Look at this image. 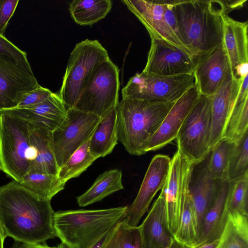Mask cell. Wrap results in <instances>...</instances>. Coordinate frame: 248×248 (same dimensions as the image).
<instances>
[{
    "instance_id": "obj_5",
    "label": "cell",
    "mask_w": 248,
    "mask_h": 248,
    "mask_svg": "<svg viewBox=\"0 0 248 248\" xmlns=\"http://www.w3.org/2000/svg\"><path fill=\"white\" fill-rule=\"evenodd\" d=\"M29 122L5 110L0 111V161L2 171L20 183L36 157L31 147Z\"/></svg>"
},
{
    "instance_id": "obj_1",
    "label": "cell",
    "mask_w": 248,
    "mask_h": 248,
    "mask_svg": "<svg viewBox=\"0 0 248 248\" xmlns=\"http://www.w3.org/2000/svg\"><path fill=\"white\" fill-rule=\"evenodd\" d=\"M50 201L15 180L0 186V223L5 238L33 245L56 237Z\"/></svg>"
},
{
    "instance_id": "obj_33",
    "label": "cell",
    "mask_w": 248,
    "mask_h": 248,
    "mask_svg": "<svg viewBox=\"0 0 248 248\" xmlns=\"http://www.w3.org/2000/svg\"><path fill=\"white\" fill-rule=\"evenodd\" d=\"M90 140L78 148L60 168L58 176L65 183L79 176L98 158L90 151Z\"/></svg>"
},
{
    "instance_id": "obj_10",
    "label": "cell",
    "mask_w": 248,
    "mask_h": 248,
    "mask_svg": "<svg viewBox=\"0 0 248 248\" xmlns=\"http://www.w3.org/2000/svg\"><path fill=\"white\" fill-rule=\"evenodd\" d=\"M122 2L144 25L150 37L188 49L179 38L174 12L175 0H123Z\"/></svg>"
},
{
    "instance_id": "obj_31",
    "label": "cell",
    "mask_w": 248,
    "mask_h": 248,
    "mask_svg": "<svg viewBox=\"0 0 248 248\" xmlns=\"http://www.w3.org/2000/svg\"><path fill=\"white\" fill-rule=\"evenodd\" d=\"M20 183L38 197L47 201L64 189L66 183L57 175L28 172Z\"/></svg>"
},
{
    "instance_id": "obj_37",
    "label": "cell",
    "mask_w": 248,
    "mask_h": 248,
    "mask_svg": "<svg viewBox=\"0 0 248 248\" xmlns=\"http://www.w3.org/2000/svg\"><path fill=\"white\" fill-rule=\"evenodd\" d=\"M229 183L226 202L227 214L238 213L248 216V175Z\"/></svg>"
},
{
    "instance_id": "obj_13",
    "label": "cell",
    "mask_w": 248,
    "mask_h": 248,
    "mask_svg": "<svg viewBox=\"0 0 248 248\" xmlns=\"http://www.w3.org/2000/svg\"><path fill=\"white\" fill-rule=\"evenodd\" d=\"M171 161V159L164 155H156L153 157L136 198L127 206L123 220L128 225L137 226L143 216L148 212L154 198L165 185Z\"/></svg>"
},
{
    "instance_id": "obj_46",
    "label": "cell",
    "mask_w": 248,
    "mask_h": 248,
    "mask_svg": "<svg viewBox=\"0 0 248 248\" xmlns=\"http://www.w3.org/2000/svg\"><path fill=\"white\" fill-rule=\"evenodd\" d=\"M21 243L17 241H15L10 248H20Z\"/></svg>"
},
{
    "instance_id": "obj_22",
    "label": "cell",
    "mask_w": 248,
    "mask_h": 248,
    "mask_svg": "<svg viewBox=\"0 0 248 248\" xmlns=\"http://www.w3.org/2000/svg\"><path fill=\"white\" fill-rule=\"evenodd\" d=\"M236 79L232 73L211 99V131L209 141L210 150L222 138L236 85Z\"/></svg>"
},
{
    "instance_id": "obj_18",
    "label": "cell",
    "mask_w": 248,
    "mask_h": 248,
    "mask_svg": "<svg viewBox=\"0 0 248 248\" xmlns=\"http://www.w3.org/2000/svg\"><path fill=\"white\" fill-rule=\"evenodd\" d=\"M183 155L177 150L171 158L170 168L164 186L165 220L166 228L174 237L178 227L181 213V173Z\"/></svg>"
},
{
    "instance_id": "obj_42",
    "label": "cell",
    "mask_w": 248,
    "mask_h": 248,
    "mask_svg": "<svg viewBox=\"0 0 248 248\" xmlns=\"http://www.w3.org/2000/svg\"><path fill=\"white\" fill-rule=\"evenodd\" d=\"M219 238L215 240L205 243L196 248H215L218 242Z\"/></svg>"
},
{
    "instance_id": "obj_15",
    "label": "cell",
    "mask_w": 248,
    "mask_h": 248,
    "mask_svg": "<svg viewBox=\"0 0 248 248\" xmlns=\"http://www.w3.org/2000/svg\"><path fill=\"white\" fill-rule=\"evenodd\" d=\"M200 95L196 84L174 103L150 141L146 153L159 149L176 139L181 126Z\"/></svg>"
},
{
    "instance_id": "obj_19",
    "label": "cell",
    "mask_w": 248,
    "mask_h": 248,
    "mask_svg": "<svg viewBox=\"0 0 248 248\" xmlns=\"http://www.w3.org/2000/svg\"><path fill=\"white\" fill-rule=\"evenodd\" d=\"M165 209L164 195L161 190L147 215L139 226L143 248H169L174 241L166 226Z\"/></svg>"
},
{
    "instance_id": "obj_35",
    "label": "cell",
    "mask_w": 248,
    "mask_h": 248,
    "mask_svg": "<svg viewBox=\"0 0 248 248\" xmlns=\"http://www.w3.org/2000/svg\"><path fill=\"white\" fill-rule=\"evenodd\" d=\"M0 67L33 74L27 53L1 35H0Z\"/></svg>"
},
{
    "instance_id": "obj_39",
    "label": "cell",
    "mask_w": 248,
    "mask_h": 248,
    "mask_svg": "<svg viewBox=\"0 0 248 248\" xmlns=\"http://www.w3.org/2000/svg\"><path fill=\"white\" fill-rule=\"evenodd\" d=\"M18 2V0H0V35L4 36Z\"/></svg>"
},
{
    "instance_id": "obj_16",
    "label": "cell",
    "mask_w": 248,
    "mask_h": 248,
    "mask_svg": "<svg viewBox=\"0 0 248 248\" xmlns=\"http://www.w3.org/2000/svg\"><path fill=\"white\" fill-rule=\"evenodd\" d=\"M194 164L183 155L181 173V213L175 241L186 248H196L198 233L195 209L189 187Z\"/></svg>"
},
{
    "instance_id": "obj_8",
    "label": "cell",
    "mask_w": 248,
    "mask_h": 248,
    "mask_svg": "<svg viewBox=\"0 0 248 248\" xmlns=\"http://www.w3.org/2000/svg\"><path fill=\"white\" fill-rule=\"evenodd\" d=\"M119 70L109 59L96 68L74 108L103 118L119 104Z\"/></svg>"
},
{
    "instance_id": "obj_47",
    "label": "cell",
    "mask_w": 248,
    "mask_h": 248,
    "mask_svg": "<svg viewBox=\"0 0 248 248\" xmlns=\"http://www.w3.org/2000/svg\"><path fill=\"white\" fill-rule=\"evenodd\" d=\"M58 248H66L65 247L62 243L57 246Z\"/></svg>"
},
{
    "instance_id": "obj_6",
    "label": "cell",
    "mask_w": 248,
    "mask_h": 248,
    "mask_svg": "<svg viewBox=\"0 0 248 248\" xmlns=\"http://www.w3.org/2000/svg\"><path fill=\"white\" fill-rule=\"evenodd\" d=\"M108 59L107 50L97 40L87 39L76 45L58 93L67 109L75 107L97 67Z\"/></svg>"
},
{
    "instance_id": "obj_30",
    "label": "cell",
    "mask_w": 248,
    "mask_h": 248,
    "mask_svg": "<svg viewBox=\"0 0 248 248\" xmlns=\"http://www.w3.org/2000/svg\"><path fill=\"white\" fill-rule=\"evenodd\" d=\"M110 0H73L69 10L74 21L82 26H91L103 19L112 8Z\"/></svg>"
},
{
    "instance_id": "obj_14",
    "label": "cell",
    "mask_w": 248,
    "mask_h": 248,
    "mask_svg": "<svg viewBox=\"0 0 248 248\" xmlns=\"http://www.w3.org/2000/svg\"><path fill=\"white\" fill-rule=\"evenodd\" d=\"M193 73L201 95H213L232 73L230 62L223 44L203 55Z\"/></svg>"
},
{
    "instance_id": "obj_2",
    "label": "cell",
    "mask_w": 248,
    "mask_h": 248,
    "mask_svg": "<svg viewBox=\"0 0 248 248\" xmlns=\"http://www.w3.org/2000/svg\"><path fill=\"white\" fill-rule=\"evenodd\" d=\"M179 36L192 52L204 55L223 43L224 0H175Z\"/></svg>"
},
{
    "instance_id": "obj_41",
    "label": "cell",
    "mask_w": 248,
    "mask_h": 248,
    "mask_svg": "<svg viewBox=\"0 0 248 248\" xmlns=\"http://www.w3.org/2000/svg\"><path fill=\"white\" fill-rule=\"evenodd\" d=\"M20 248H58L57 247H50L46 244H39L33 245H28L25 244H21Z\"/></svg>"
},
{
    "instance_id": "obj_24",
    "label": "cell",
    "mask_w": 248,
    "mask_h": 248,
    "mask_svg": "<svg viewBox=\"0 0 248 248\" xmlns=\"http://www.w3.org/2000/svg\"><path fill=\"white\" fill-rule=\"evenodd\" d=\"M229 184L227 180L221 181L215 200L204 216L196 248L219 238L227 219Z\"/></svg>"
},
{
    "instance_id": "obj_43",
    "label": "cell",
    "mask_w": 248,
    "mask_h": 248,
    "mask_svg": "<svg viewBox=\"0 0 248 248\" xmlns=\"http://www.w3.org/2000/svg\"><path fill=\"white\" fill-rule=\"evenodd\" d=\"M5 238L4 236L1 226L0 223V248H3L4 242Z\"/></svg>"
},
{
    "instance_id": "obj_45",
    "label": "cell",
    "mask_w": 248,
    "mask_h": 248,
    "mask_svg": "<svg viewBox=\"0 0 248 248\" xmlns=\"http://www.w3.org/2000/svg\"><path fill=\"white\" fill-rule=\"evenodd\" d=\"M169 248H186L184 246H182L178 243H177L176 241L173 242L171 246Z\"/></svg>"
},
{
    "instance_id": "obj_25",
    "label": "cell",
    "mask_w": 248,
    "mask_h": 248,
    "mask_svg": "<svg viewBox=\"0 0 248 248\" xmlns=\"http://www.w3.org/2000/svg\"><path fill=\"white\" fill-rule=\"evenodd\" d=\"M217 181L213 177L206 164L194 182L190 183L189 190L195 211L198 237L204 216L216 197L219 187Z\"/></svg>"
},
{
    "instance_id": "obj_40",
    "label": "cell",
    "mask_w": 248,
    "mask_h": 248,
    "mask_svg": "<svg viewBox=\"0 0 248 248\" xmlns=\"http://www.w3.org/2000/svg\"><path fill=\"white\" fill-rule=\"evenodd\" d=\"M234 78H245L248 75V62L243 63L238 65L235 68L232 74Z\"/></svg>"
},
{
    "instance_id": "obj_23",
    "label": "cell",
    "mask_w": 248,
    "mask_h": 248,
    "mask_svg": "<svg viewBox=\"0 0 248 248\" xmlns=\"http://www.w3.org/2000/svg\"><path fill=\"white\" fill-rule=\"evenodd\" d=\"M223 46L228 57L232 74L239 64L248 62V21L235 20L223 15Z\"/></svg>"
},
{
    "instance_id": "obj_48",
    "label": "cell",
    "mask_w": 248,
    "mask_h": 248,
    "mask_svg": "<svg viewBox=\"0 0 248 248\" xmlns=\"http://www.w3.org/2000/svg\"><path fill=\"white\" fill-rule=\"evenodd\" d=\"M2 170V168L1 164L0 163V170Z\"/></svg>"
},
{
    "instance_id": "obj_21",
    "label": "cell",
    "mask_w": 248,
    "mask_h": 248,
    "mask_svg": "<svg viewBox=\"0 0 248 248\" xmlns=\"http://www.w3.org/2000/svg\"><path fill=\"white\" fill-rule=\"evenodd\" d=\"M39 86L34 74L0 67V111L16 107L23 95Z\"/></svg>"
},
{
    "instance_id": "obj_3",
    "label": "cell",
    "mask_w": 248,
    "mask_h": 248,
    "mask_svg": "<svg viewBox=\"0 0 248 248\" xmlns=\"http://www.w3.org/2000/svg\"><path fill=\"white\" fill-rule=\"evenodd\" d=\"M127 208L58 211L53 219L57 237L66 248H91L124 218Z\"/></svg>"
},
{
    "instance_id": "obj_20",
    "label": "cell",
    "mask_w": 248,
    "mask_h": 248,
    "mask_svg": "<svg viewBox=\"0 0 248 248\" xmlns=\"http://www.w3.org/2000/svg\"><path fill=\"white\" fill-rule=\"evenodd\" d=\"M28 122L31 146L36 153L29 171L58 175L59 168L55 155L53 132L39 123Z\"/></svg>"
},
{
    "instance_id": "obj_34",
    "label": "cell",
    "mask_w": 248,
    "mask_h": 248,
    "mask_svg": "<svg viewBox=\"0 0 248 248\" xmlns=\"http://www.w3.org/2000/svg\"><path fill=\"white\" fill-rule=\"evenodd\" d=\"M235 143L222 138L211 149V155L207 168L214 179L227 180V171L229 159Z\"/></svg>"
},
{
    "instance_id": "obj_4",
    "label": "cell",
    "mask_w": 248,
    "mask_h": 248,
    "mask_svg": "<svg viewBox=\"0 0 248 248\" xmlns=\"http://www.w3.org/2000/svg\"><path fill=\"white\" fill-rule=\"evenodd\" d=\"M175 102L122 99L117 107L118 139L133 155L146 153L147 146Z\"/></svg>"
},
{
    "instance_id": "obj_38",
    "label": "cell",
    "mask_w": 248,
    "mask_h": 248,
    "mask_svg": "<svg viewBox=\"0 0 248 248\" xmlns=\"http://www.w3.org/2000/svg\"><path fill=\"white\" fill-rule=\"evenodd\" d=\"M52 93L48 89L40 85L37 89L23 95L15 108H25L37 105L47 99Z\"/></svg>"
},
{
    "instance_id": "obj_26",
    "label": "cell",
    "mask_w": 248,
    "mask_h": 248,
    "mask_svg": "<svg viewBox=\"0 0 248 248\" xmlns=\"http://www.w3.org/2000/svg\"><path fill=\"white\" fill-rule=\"evenodd\" d=\"M118 141L117 108L101 120L90 140L91 153L99 157L110 154Z\"/></svg>"
},
{
    "instance_id": "obj_7",
    "label": "cell",
    "mask_w": 248,
    "mask_h": 248,
    "mask_svg": "<svg viewBox=\"0 0 248 248\" xmlns=\"http://www.w3.org/2000/svg\"><path fill=\"white\" fill-rule=\"evenodd\" d=\"M196 84L194 73L164 76L142 71L129 78L122 94L123 99L172 103Z\"/></svg>"
},
{
    "instance_id": "obj_44",
    "label": "cell",
    "mask_w": 248,
    "mask_h": 248,
    "mask_svg": "<svg viewBox=\"0 0 248 248\" xmlns=\"http://www.w3.org/2000/svg\"><path fill=\"white\" fill-rule=\"evenodd\" d=\"M108 232V233H109ZM108 234L103 237L100 241H99L97 243L92 246L91 248H101Z\"/></svg>"
},
{
    "instance_id": "obj_32",
    "label": "cell",
    "mask_w": 248,
    "mask_h": 248,
    "mask_svg": "<svg viewBox=\"0 0 248 248\" xmlns=\"http://www.w3.org/2000/svg\"><path fill=\"white\" fill-rule=\"evenodd\" d=\"M101 248H143L139 226L121 220L108 234Z\"/></svg>"
},
{
    "instance_id": "obj_27",
    "label": "cell",
    "mask_w": 248,
    "mask_h": 248,
    "mask_svg": "<svg viewBox=\"0 0 248 248\" xmlns=\"http://www.w3.org/2000/svg\"><path fill=\"white\" fill-rule=\"evenodd\" d=\"M123 189L121 171L118 169L110 170L100 174L86 191L77 197V203L79 206L84 207L101 201Z\"/></svg>"
},
{
    "instance_id": "obj_28",
    "label": "cell",
    "mask_w": 248,
    "mask_h": 248,
    "mask_svg": "<svg viewBox=\"0 0 248 248\" xmlns=\"http://www.w3.org/2000/svg\"><path fill=\"white\" fill-rule=\"evenodd\" d=\"M215 248H248V216L228 213Z\"/></svg>"
},
{
    "instance_id": "obj_12",
    "label": "cell",
    "mask_w": 248,
    "mask_h": 248,
    "mask_svg": "<svg viewBox=\"0 0 248 248\" xmlns=\"http://www.w3.org/2000/svg\"><path fill=\"white\" fill-rule=\"evenodd\" d=\"M150 38L151 46L144 72L164 76L191 74L204 55L195 54L163 40Z\"/></svg>"
},
{
    "instance_id": "obj_17",
    "label": "cell",
    "mask_w": 248,
    "mask_h": 248,
    "mask_svg": "<svg viewBox=\"0 0 248 248\" xmlns=\"http://www.w3.org/2000/svg\"><path fill=\"white\" fill-rule=\"evenodd\" d=\"M4 110L26 121L39 123L52 132L61 126L67 116V108L63 101L58 93H53L37 105Z\"/></svg>"
},
{
    "instance_id": "obj_36",
    "label": "cell",
    "mask_w": 248,
    "mask_h": 248,
    "mask_svg": "<svg viewBox=\"0 0 248 248\" xmlns=\"http://www.w3.org/2000/svg\"><path fill=\"white\" fill-rule=\"evenodd\" d=\"M248 175V132L236 143L231 155L227 180L231 182Z\"/></svg>"
},
{
    "instance_id": "obj_29",
    "label": "cell",
    "mask_w": 248,
    "mask_h": 248,
    "mask_svg": "<svg viewBox=\"0 0 248 248\" xmlns=\"http://www.w3.org/2000/svg\"><path fill=\"white\" fill-rule=\"evenodd\" d=\"M248 95L237 94L232 100L222 138L237 143L248 132Z\"/></svg>"
},
{
    "instance_id": "obj_9",
    "label": "cell",
    "mask_w": 248,
    "mask_h": 248,
    "mask_svg": "<svg viewBox=\"0 0 248 248\" xmlns=\"http://www.w3.org/2000/svg\"><path fill=\"white\" fill-rule=\"evenodd\" d=\"M211 131L210 97L201 95L178 133L177 150L194 165L201 162L211 151Z\"/></svg>"
},
{
    "instance_id": "obj_11",
    "label": "cell",
    "mask_w": 248,
    "mask_h": 248,
    "mask_svg": "<svg viewBox=\"0 0 248 248\" xmlns=\"http://www.w3.org/2000/svg\"><path fill=\"white\" fill-rule=\"evenodd\" d=\"M101 120L93 113L75 108L67 109L66 119L53 132L55 155L59 169L91 139Z\"/></svg>"
}]
</instances>
